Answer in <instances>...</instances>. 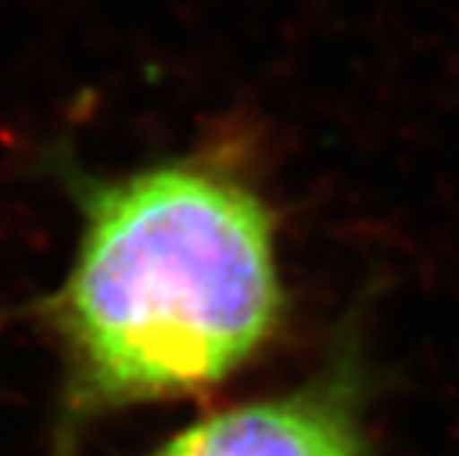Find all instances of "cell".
<instances>
[{
	"instance_id": "7a4b0ae2",
	"label": "cell",
	"mask_w": 459,
	"mask_h": 456,
	"mask_svg": "<svg viewBox=\"0 0 459 456\" xmlns=\"http://www.w3.org/2000/svg\"><path fill=\"white\" fill-rule=\"evenodd\" d=\"M152 456H365L341 388L243 403L187 426Z\"/></svg>"
},
{
	"instance_id": "6da1fadb",
	"label": "cell",
	"mask_w": 459,
	"mask_h": 456,
	"mask_svg": "<svg viewBox=\"0 0 459 456\" xmlns=\"http://www.w3.org/2000/svg\"><path fill=\"white\" fill-rule=\"evenodd\" d=\"M240 149L229 137L77 181L81 240L54 323L86 403L204 391L276 335V213Z\"/></svg>"
}]
</instances>
